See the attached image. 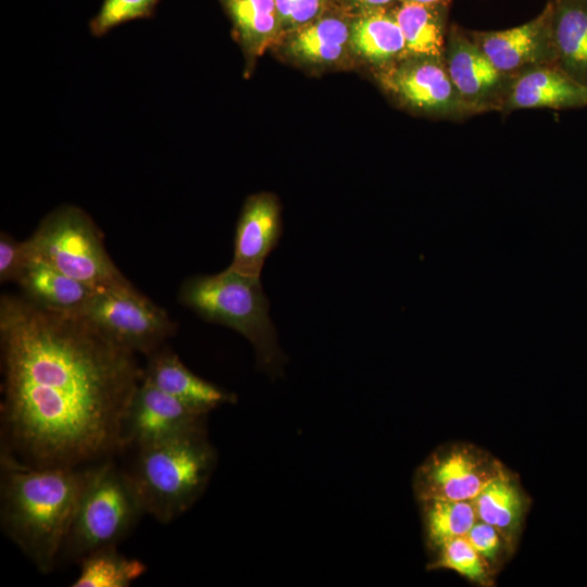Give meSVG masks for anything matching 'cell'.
<instances>
[{
	"mask_svg": "<svg viewBox=\"0 0 587 587\" xmlns=\"http://www.w3.org/2000/svg\"><path fill=\"white\" fill-rule=\"evenodd\" d=\"M282 28L299 29L320 17L324 0H275Z\"/></svg>",
	"mask_w": 587,
	"mask_h": 587,
	"instance_id": "cell-28",
	"label": "cell"
},
{
	"mask_svg": "<svg viewBox=\"0 0 587 587\" xmlns=\"http://www.w3.org/2000/svg\"><path fill=\"white\" fill-rule=\"evenodd\" d=\"M444 61L448 74L471 114L502 110L512 76L500 72L470 37L452 25Z\"/></svg>",
	"mask_w": 587,
	"mask_h": 587,
	"instance_id": "cell-10",
	"label": "cell"
},
{
	"mask_svg": "<svg viewBox=\"0 0 587 587\" xmlns=\"http://www.w3.org/2000/svg\"><path fill=\"white\" fill-rule=\"evenodd\" d=\"M389 9L403 34L407 55L444 58L448 5L398 1Z\"/></svg>",
	"mask_w": 587,
	"mask_h": 587,
	"instance_id": "cell-20",
	"label": "cell"
},
{
	"mask_svg": "<svg viewBox=\"0 0 587 587\" xmlns=\"http://www.w3.org/2000/svg\"><path fill=\"white\" fill-rule=\"evenodd\" d=\"M350 48V24L337 16H320L297 29L288 50L304 62L327 64L337 62Z\"/></svg>",
	"mask_w": 587,
	"mask_h": 587,
	"instance_id": "cell-21",
	"label": "cell"
},
{
	"mask_svg": "<svg viewBox=\"0 0 587 587\" xmlns=\"http://www.w3.org/2000/svg\"><path fill=\"white\" fill-rule=\"evenodd\" d=\"M115 344L149 357L176 333L167 312L129 282L96 290L79 312Z\"/></svg>",
	"mask_w": 587,
	"mask_h": 587,
	"instance_id": "cell-7",
	"label": "cell"
},
{
	"mask_svg": "<svg viewBox=\"0 0 587 587\" xmlns=\"http://www.w3.org/2000/svg\"><path fill=\"white\" fill-rule=\"evenodd\" d=\"M377 74L384 89L414 111L451 120L472 115L451 82L444 58L405 55Z\"/></svg>",
	"mask_w": 587,
	"mask_h": 587,
	"instance_id": "cell-9",
	"label": "cell"
},
{
	"mask_svg": "<svg viewBox=\"0 0 587 587\" xmlns=\"http://www.w3.org/2000/svg\"><path fill=\"white\" fill-rule=\"evenodd\" d=\"M419 502L426 545L432 554L448 541L465 536L477 521L472 499H425Z\"/></svg>",
	"mask_w": 587,
	"mask_h": 587,
	"instance_id": "cell-23",
	"label": "cell"
},
{
	"mask_svg": "<svg viewBox=\"0 0 587 587\" xmlns=\"http://www.w3.org/2000/svg\"><path fill=\"white\" fill-rule=\"evenodd\" d=\"M160 0H103L90 21V32L102 36L112 28L137 18L150 16Z\"/></svg>",
	"mask_w": 587,
	"mask_h": 587,
	"instance_id": "cell-26",
	"label": "cell"
},
{
	"mask_svg": "<svg viewBox=\"0 0 587 587\" xmlns=\"http://www.w3.org/2000/svg\"><path fill=\"white\" fill-rule=\"evenodd\" d=\"M465 537L495 576L515 550L495 526L478 519Z\"/></svg>",
	"mask_w": 587,
	"mask_h": 587,
	"instance_id": "cell-27",
	"label": "cell"
},
{
	"mask_svg": "<svg viewBox=\"0 0 587 587\" xmlns=\"http://www.w3.org/2000/svg\"><path fill=\"white\" fill-rule=\"evenodd\" d=\"M28 260H38L99 290L127 278L109 255L93 220L76 205L48 213L24 240Z\"/></svg>",
	"mask_w": 587,
	"mask_h": 587,
	"instance_id": "cell-6",
	"label": "cell"
},
{
	"mask_svg": "<svg viewBox=\"0 0 587 587\" xmlns=\"http://www.w3.org/2000/svg\"><path fill=\"white\" fill-rule=\"evenodd\" d=\"M205 415L162 391L142 376L123 416V450L147 446L203 424Z\"/></svg>",
	"mask_w": 587,
	"mask_h": 587,
	"instance_id": "cell-11",
	"label": "cell"
},
{
	"mask_svg": "<svg viewBox=\"0 0 587 587\" xmlns=\"http://www.w3.org/2000/svg\"><path fill=\"white\" fill-rule=\"evenodd\" d=\"M250 55L261 54L282 28L275 0H221Z\"/></svg>",
	"mask_w": 587,
	"mask_h": 587,
	"instance_id": "cell-22",
	"label": "cell"
},
{
	"mask_svg": "<svg viewBox=\"0 0 587 587\" xmlns=\"http://www.w3.org/2000/svg\"><path fill=\"white\" fill-rule=\"evenodd\" d=\"M555 63L587 87V0H548Z\"/></svg>",
	"mask_w": 587,
	"mask_h": 587,
	"instance_id": "cell-17",
	"label": "cell"
},
{
	"mask_svg": "<svg viewBox=\"0 0 587 587\" xmlns=\"http://www.w3.org/2000/svg\"><path fill=\"white\" fill-rule=\"evenodd\" d=\"M178 300L203 321L241 334L253 346L258 366L273 377L282 374L284 354L259 277L242 275L230 267L214 275L191 276L182 283Z\"/></svg>",
	"mask_w": 587,
	"mask_h": 587,
	"instance_id": "cell-4",
	"label": "cell"
},
{
	"mask_svg": "<svg viewBox=\"0 0 587 587\" xmlns=\"http://www.w3.org/2000/svg\"><path fill=\"white\" fill-rule=\"evenodd\" d=\"M15 283L32 302L63 313H79L96 291L38 260H28Z\"/></svg>",
	"mask_w": 587,
	"mask_h": 587,
	"instance_id": "cell-18",
	"label": "cell"
},
{
	"mask_svg": "<svg viewBox=\"0 0 587 587\" xmlns=\"http://www.w3.org/2000/svg\"><path fill=\"white\" fill-rule=\"evenodd\" d=\"M587 107V87L554 64L512 75L502 113L524 109L569 110Z\"/></svg>",
	"mask_w": 587,
	"mask_h": 587,
	"instance_id": "cell-14",
	"label": "cell"
},
{
	"mask_svg": "<svg viewBox=\"0 0 587 587\" xmlns=\"http://www.w3.org/2000/svg\"><path fill=\"white\" fill-rule=\"evenodd\" d=\"M133 450L134 460L124 471L145 513L163 524L195 504L216 462L204 423Z\"/></svg>",
	"mask_w": 587,
	"mask_h": 587,
	"instance_id": "cell-3",
	"label": "cell"
},
{
	"mask_svg": "<svg viewBox=\"0 0 587 587\" xmlns=\"http://www.w3.org/2000/svg\"><path fill=\"white\" fill-rule=\"evenodd\" d=\"M147 359L143 378L202 414L237 400L232 392L191 372L165 345Z\"/></svg>",
	"mask_w": 587,
	"mask_h": 587,
	"instance_id": "cell-15",
	"label": "cell"
},
{
	"mask_svg": "<svg viewBox=\"0 0 587 587\" xmlns=\"http://www.w3.org/2000/svg\"><path fill=\"white\" fill-rule=\"evenodd\" d=\"M145 514L124 469L113 458L97 463L77 503L61 555L78 563L92 551L117 547Z\"/></svg>",
	"mask_w": 587,
	"mask_h": 587,
	"instance_id": "cell-5",
	"label": "cell"
},
{
	"mask_svg": "<svg viewBox=\"0 0 587 587\" xmlns=\"http://www.w3.org/2000/svg\"><path fill=\"white\" fill-rule=\"evenodd\" d=\"M432 555V570H452L482 587L495 584V575L465 536L448 541Z\"/></svg>",
	"mask_w": 587,
	"mask_h": 587,
	"instance_id": "cell-25",
	"label": "cell"
},
{
	"mask_svg": "<svg viewBox=\"0 0 587 587\" xmlns=\"http://www.w3.org/2000/svg\"><path fill=\"white\" fill-rule=\"evenodd\" d=\"M24 241L16 240L7 232L0 234V282H16L27 263Z\"/></svg>",
	"mask_w": 587,
	"mask_h": 587,
	"instance_id": "cell-29",
	"label": "cell"
},
{
	"mask_svg": "<svg viewBox=\"0 0 587 587\" xmlns=\"http://www.w3.org/2000/svg\"><path fill=\"white\" fill-rule=\"evenodd\" d=\"M283 234L280 205L276 197L261 192L249 197L236 223L233 260L228 267L259 277L268 254Z\"/></svg>",
	"mask_w": 587,
	"mask_h": 587,
	"instance_id": "cell-13",
	"label": "cell"
},
{
	"mask_svg": "<svg viewBox=\"0 0 587 587\" xmlns=\"http://www.w3.org/2000/svg\"><path fill=\"white\" fill-rule=\"evenodd\" d=\"M472 500L477 519L495 526L516 549L530 507L520 477L504 466Z\"/></svg>",
	"mask_w": 587,
	"mask_h": 587,
	"instance_id": "cell-16",
	"label": "cell"
},
{
	"mask_svg": "<svg viewBox=\"0 0 587 587\" xmlns=\"http://www.w3.org/2000/svg\"><path fill=\"white\" fill-rule=\"evenodd\" d=\"M350 48L378 71L407 55L403 34L389 8L361 12L350 23Z\"/></svg>",
	"mask_w": 587,
	"mask_h": 587,
	"instance_id": "cell-19",
	"label": "cell"
},
{
	"mask_svg": "<svg viewBox=\"0 0 587 587\" xmlns=\"http://www.w3.org/2000/svg\"><path fill=\"white\" fill-rule=\"evenodd\" d=\"M469 35L492 64L510 76L555 63L548 2L537 16L522 25L502 30H473Z\"/></svg>",
	"mask_w": 587,
	"mask_h": 587,
	"instance_id": "cell-12",
	"label": "cell"
},
{
	"mask_svg": "<svg viewBox=\"0 0 587 587\" xmlns=\"http://www.w3.org/2000/svg\"><path fill=\"white\" fill-rule=\"evenodd\" d=\"M0 457L85 467L123 451L122 422L143 376L136 353L79 313L0 299Z\"/></svg>",
	"mask_w": 587,
	"mask_h": 587,
	"instance_id": "cell-1",
	"label": "cell"
},
{
	"mask_svg": "<svg viewBox=\"0 0 587 587\" xmlns=\"http://www.w3.org/2000/svg\"><path fill=\"white\" fill-rule=\"evenodd\" d=\"M350 3L359 9L361 12L375 10V9H383V8H389L399 0H349Z\"/></svg>",
	"mask_w": 587,
	"mask_h": 587,
	"instance_id": "cell-30",
	"label": "cell"
},
{
	"mask_svg": "<svg viewBox=\"0 0 587 587\" xmlns=\"http://www.w3.org/2000/svg\"><path fill=\"white\" fill-rule=\"evenodd\" d=\"M93 465L33 467L0 457V525L42 574L57 565Z\"/></svg>",
	"mask_w": 587,
	"mask_h": 587,
	"instance_id": "cell-2",
	"label": "cell"
},
{
	"mask_svg": "<svg viewBox=\"0 0 587 587\" xmlns=\"http://www.w3.org/2000/svg\"><path fill=\"white\" fill-rule=\"evenodd\" d=\"M78 565L73 587H128L147 571V564L120 553L116 547L92 551Z\"/></svg>",
	"mask_w": 587,
	"mask_h": 587,
	"instance_id": "cell-24",
	"label": "cell"
},
{
	"mask_svg": "<svg viewBox=\"0 0 587 587\" xmlns=\"http://www.w3.org/2000/svg\"><path fill=\"white\" fill-rule=\"evenodd\" d=\"M399 1H405V2H415V3H422V4H441V5H449L451 0H399Z\"/></svg>",
	"mask_w": 587,
	"mask_h": 587,
	"instance_id": "cell-31",
	"label": "cell"
},
{
	"mask_svg": "<svg viewBox=\"0 0 587 587\" xmlns=\"http://www.w3.org/2000/svg\"><path fill=\"white\" fill-rule=\"evenodd\" d=\"M504 464L489 451L463 441L437 447L417 467V500H470L490 483Z\"/></svg>",
	"mask_w": 587,
	"mask_h": 587,
	"instance_id": "cell-8",
	"label": "cell"
}]
</instances>
